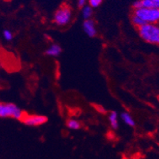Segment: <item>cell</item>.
Masks as SVG:
<instances>
[{"label": "cell", "mask_w": 159, "mask_h": 159, "mask_svg": "<svg viewBox=\"0 0 159 159\" xmlns=\"http://www.w3.org/2000/svg\"><path fill=\"white\" fill-rule=\"evenodd\" d=\"M140 37L146 42L159 45V25L157 24H144L138 28Z\"/></svg>", "instance_id": "obj_1"}, {"label": "cell", "mask_w": 159, "mask_h": 159, "mask_svg": "<svg viewBox=\"0 0 159 159\" xmlns=\"http://www.w3.org/2000/svg\"><path fill=\"white\" fill-rule=\"evenodd\" d=\"M133 14L138 16L145 24H157L159 22V9L141 7L134 10Z\"/></svg>", "instance_id": "obj_2"}, {"label": "cell", "mask_w": 159, "mask_h": 159, "mask_svg": "<svg viewBox=\"0 0 159 159\" xmlns=\"http://www.w3.org/2000/svg\"><path fill=\"white\" fill-rule=\"evenodd\" d=\"M24 115V112L14 104L0 102V118H13L21 120Z\"/></svg>", "instance_id": "obj_3"}, {"label": "cell", "mask_w": 159, "mask_h": 159, "mask_svg": "<svg viewBox=\"0 0 159 159\" xmlns=\"http://www.w3.org/2000/svg\"><path fill=\"white\" fill-rule=\"evenodd\" d=\"M72 18V11L67 6H63L56 11L54 14V22L58 26H64L68 24Z\"/></svg>", "instance_id": "obj_4"}, {"label": "cell", "mask_w": 159, "mask_h": 159, "mask_svg": "<svg viewBox=\"0 0 159 159\" xmlns=\"http://www.w3.org/2000/svg\"><path fill=\"white\" fill-rule=\"evenodd\" d=\"M21 121L26 126L37 127L45 124L48 121V118L45 116L42 115H26V114H25Z\"/></svg>", "instance_id": "obj_5"}, {"label": "cell", "mask_w": 159, "mask_h": 159, "mask_svg": "<svg viewBox=\"0 0 159 159\" xmlns=\"http://www.w3.org/2000/svg\"><path fill=\"white\" fill-rule=\"evenodd\" d=\"M141 7L159 9V0H137L133 3L134 10Z\"/></svg>", "instance_id": "obj_6"}, {"label": "cell", "mask_w": 159, "mask_h": 159, "mask_svg": "<svg viewBox=\"0 0 159 159\" xmlns=\"http://www.w3.org/2000/svg\"><path fill=\"white\" fill-rule=\"evenodd\" d=\"M82 27H83V30L85 33L89 37H93L97 35V29L95 26L94 21L90 18L85 20L83 25H82Z\"/></svg>", "instance_id": "obj_7"}, {"label": "cell", "mask_w": 159, "mask_h": 159, "mask_svg": "<svg viewBox=\"0 0 159 159\" xmlns=\"http://www.w3.org/2000/svg\"><path fill=\"white\" fill-rule=\"evenodd\" d=\"M62 48L59 44H52L51 46H49L48 48L45 51V54L48 56H52V57H56L58 56L61 53Z\"/></svg>", "instance_id": "obj_8"}, {"label": "cell", "mask_w": 159, "mask_h": 159, "mask_svg": "<svg viewBox=\"0 0 159 159\" xmlns=\"http://www.w3.org/2000/svg\"><path fill=\"white\" fill-rule=\"evenodd\" d=\"M108 120L110 123V125L113 130H116L119 127V124H118V115L116 112L112 111L109 113L108 116Z\"/></svg>", "instance_id": "obj_9"}, {"label": "cell", "mask_w": 159, "mask_h": 159, "mask_svg": "<svg viewBox=\"0 0 159 159\" xmlns=\"http://www.w3.org/2000/svg\"><path fill=\"white\" fill-rule=\"evenodd\" d=\"M120 117H121V119H122V120L124 121L127 125H128V126L130 127L135 126V120H134L132 116H131L129 113H128V112H122L120 115Z\"/></svg>", "instance_id": "obj_10"}, {"label": "cell", "mask_w": 159, "mask_h": 159, "mask_svg": "<svg viewBox=\"0 0 159 159\" xmlns=\"http://www.w3.org/2000/svg\"><path fill=\"white\" fill-rule=\"evenodd\" d=\"M82 17L85 20L89 19L91 18V16L93 14V8L90 6H85L82 8Z\"/></svg>", "instance_id": "obj_11"}, {"label": "cell", "mask_w": 159, "mask_h": 159, "mask_svg": "<svg viewBox=\"0 0 159 159\" xmlns=\"http://www.w3.org/2000/svg\"><path fill=\"white\" fill-rule=\"evenodd\" d=\"M66 127L72 130H78L81 128V124L76 120L70 119L66 122Z\"/></svg>", "instance_id": "obj_12"}, {"label": "cell", "mask_w": 159, "mask_h": 159, "mask_svg": "<svg viewBox=\"0 0 159 159\" xmlns=\"http://www.w3.org/2000/svg\"><path fill=\"white\" fill-rule=\"evenodd\" d=\"M131 22H132V24L134 25L135 27H137V29L145 24L141 18H139L138 16L135 15V14H132V17H131Z\"/></svg>", "instance_id": "obj_13"}, {"label": "cell", "mask_w": 159, "mask_h": 159, "mask_svg": "<svg viewBox=\"0 0 159 159\" xmlns=\"http://www.w3.org/2000/svg\"><path fill=\"white\" fill-rule=\"evenodd\" d=\"M3 37L5 38L6 40H7V41H10V40H11L13 39V37H14V35H13L12 32L10 31V30H6L3 31Z\"/></svg>", "instance_id": "obj_14"}, {"label": "cell", "mask_w": 159, "mask_h": 159, "mask_svg": "<svg viewBox=\"0 0 159 159\" xmlns=\"http://www.w3.org/2000/svg\"><path fill=\"white\" fill-rule=\"evenodd\" d=\"M102 3V0H89V6L92 8H97Z\"/></svg>", "instance_id": "obj_15"}, {"label": "cell", "mask_w": 159, "mask_h": 159, "mask_svg": "<svg viewBox=\"0 0 159 159\" xmlns=\"http://www.w3.org/2000/svg\"><path fill=\"white\" fill-rule=\"evenodd\" d=\"M95 108H96L97 111H98V112H100V113H102V114L106 113V110H105V108H104L103 106H102V105H98L95 106Z\"/></svg>", "instance_id": "obj_16"}, {"label": "cell", "mask_w": 159, "mask_h": 159, "mask_svg": "<svg viewBox=\"0 0 159 159\" xmlns=\"http://www.w3.org/2000/svg\"><path fill=\"white\" fill-rule=\"evenodd\" d=\"M86 4V0H78V7L79 8H82Z\"/></svg>", "instance_id": "obj_17"}, {"label": "cell", "mask_w": 159, "mask_h": 159, "mask_svg": "<svg viewBox=\"0 0 159 159\" xmlns=\"http://www.w3.org/2000/svg\"><path fill=\"white\" fill-rule=\"evenodd\" d=\"M0 68H1V63H0Z\"/></svg>", "instance_id": "obj_18"}]
</instances>
